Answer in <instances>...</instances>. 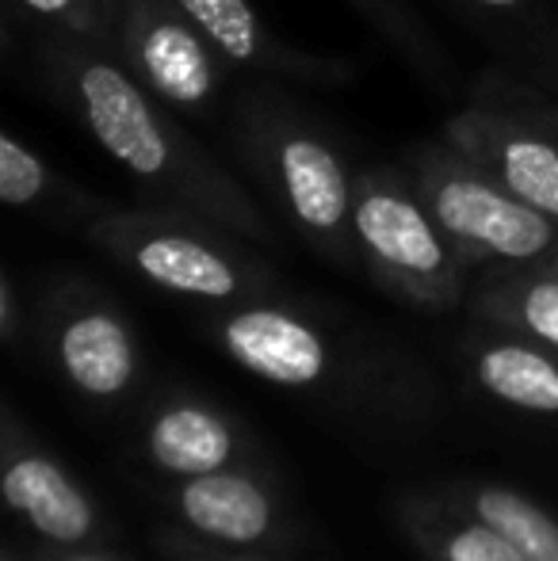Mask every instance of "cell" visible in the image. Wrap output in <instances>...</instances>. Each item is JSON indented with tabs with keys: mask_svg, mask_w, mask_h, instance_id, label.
<instances>
[{
	"mask_svg": "<svg viewBox=\"0 0 558 561\" xmlns=\"http://www.w3.org/2000/svg\"><path fill=\"white\" fill-rule=\"evenodd\" d=\"M58 100L84 123V130L164 207H184L210 222L238 226L264 237V218L246 187L164 112V100L141 89L127 66L69 31L46 43L43 54Z\"/></svg>",
	"mask_w": 558,
	"mask_h": 561,
	"instance_id": "cell-1",
	"label": "cell"
},
{
	"mask_svg": "<svg viewBox=\"0 0 558 561\" xmlns=\"http://www.w3.org/2000/svg\"><path fill=\"white\" fill-rule=\"evenodd\" d=\"M230 138L241 164L269 187L291 222L321 244L344 249L352 229V184L356 176L329 130H321L295 100L276 89L241 92L234 104Z\"/></svg>",
	"mask_w": 558,
	"mask_h": 561,
	"instance_id": "cell-2",
	"label": "cell"
},
{
	"mask_svg": "<svg viewBox=\"0 0 558 561\" xmlns=\"http://www.w3.org/2000/svg\"><path fill=\"white\" fill-rule=\"evenodd\" d=\"M444 138L513 195L558 222V100L544 89L486 69L444 123Z\"/></svg>",
	"mask_w": 558,
	"mask_h": 561,
	"instance_id": "cell-3",
	"label": "cell"
},
{
	"mask_svg": "<svg viewBox=\"0 0 558 561\" xmlns=\"http://www.w3.org/2000/svg\"><path fill=\"white\" fill-rule=\"evenodd\" d=\"M413 187L421 192L429 215L444 229L452 249L478 252L498 260H539L555 249L558 222L513 195L505 184L463 157L440 134L436 141H421L402 164Z\"/></svg>",
	"mask_w": 558,
	"mask_h": 561,
	"instance_id": "cell-4",
	"label": "cell"
},
{
	"mask_svg": "<svg viewBox=\"0 0 558 561\" xmlns=\"http://www.w3.org/2000/svg\"><path fill=\"white\" fill-rule=\"evenodd\" d=\"M352 229L367 260L390 279L421 290V298H444L455 287L452 241L429 215L406 169L372 164L356 172Z\"/></svg>",
	"mask_w": 558,
	"mask_h": 561,
	"instance_id": "cell-5",
	"label": "cell"
},
{
	"mask_svg": "<svg viewBox=\"0 0 558 561\" xmlns=\"http://www.w3.org/2000/svg\"><path fill=\"white\" fill-rule=\"evenodd\" d=\"M107 54L176 112H207L223 92L226 58L180 12L176 0H127Z\"/></svg>",
	"mask_w": 558,
	"mask_h": 561,
	"instance_id": "cell-6",
	"label": "cell"
},
{
	"mask_svg": "<svg viewBox=\"0 0 558 561\" xmlns=\"http://www.w3.org/2000/svg\"><path fill=\"white\" fill-rule=\"evenodd\" d=\"M192 218L195 210L157 203V210L107 215L96 226V237L107 249L127 256L157 287L195 298H234L246 283L238 260L223 244L203 237Z\"/></svg>",
	"mask_w": 558,
	"mask_h": 561,
	"instance_id": "cell-7",
	"label": "cell"
},
{
	"mask_svg": "<svg viewBox=\"0 0 558 561\" xmlns=\"http://www.w3.org/2000/svg\"><path fill=\"white\" fill-rule=\"evenodd\" d=\"M176 8L207 35V43L230 66L287 77V81L303 84H337L349 77V69L341 61L298 54L280 35H272L249 0H176Z\"/></svg>",
	"mask_w": 558,
	"mask_h": 561,
	"instance_id": "cell-8",
	"label": "cell"
},
{
	"mask_svg": "<svg viewBox=\"0 0 558 561\" xmlns=\"http://www.w3.org/2000/svg\"><path fill=\"white\" fill-rule=\"evenodd\" d=\"M223 340L234 359L280 386H310L326 370V344L318 333L280 310L234 313Z\"/></svg>",
	"mask_w": 558,
	"mask_h": 561,
	"instance_id": "cell-9",
	"label": "cell"
},
{
	"mask_svg": "<svg viewBox=\"0 0 558 561\" xmlns=\"http://www.w3.org/2000/svg\"><path fill=\"white\" fill-rule=\"evenodd\" d=\"M4 496L15 512L58 542H81L92 531V508L73 481L46 458H20L4 473Z\"/></svg>",
	"mask_w": 558,
	"mask_h": 561,
	"instance_id": "cell-10",
	"label": "cell"
},
{
	"mask_svg": "<svg viewBox=\"0 0 558 561\" xmlns=\"http://www.w3.org/2000/svg\"><path fill=\"white\" fill-rule=\"evenodd\" d=\"M180 508L200 531L223 542H257L272 524L269 496L241 473H200L180 493Z\"/></svg>",
	"mask_w": 558,
	"mask_h": 561,
	"instance_id": "cell-11",
	"label": "cell"
},
{
	"mask_svg": "<svg viewBox=\"0 0 558 561\" xmlns=\"http://www.w3.org/2000/svg\"><path fill=\"white\" fill-rule=\"evenodd\" d=\"M61 367L69 370V378L84 393H96V398L119 393L130 382V370H135L130 336L119 325V318L92 310L69 321L66 333H61Z\"/></svg>",
	"mask_w": 558,
	"mask_h": 561,
	"instance_id": "cell-12",
	"label": "cell"
},
{
	"mask_svg": "<svg viewBox=\"0 0 558 561\" xmlns=\"http://www.w3.org/2000/svg\"><path fill=\"white\" fill-rule=\"evenodd\" d=\"M230 432L215 413L203 409H172L149 432V455L172 473L200 478L215 473L230 458Z\"/></svg>",
	"mask_w": 558,
	"mask_h": 561,
	"instance_id": "cell-13",
	"label": "cell"
},
{
	"mask_svg": "<svg viewBox=\"0 0 558 561\" xmlns=\"http://www.w3.org/2000/svg\"><path fill=\"white\" fill-rule=\"evenodd\" d=\"M478 378L490 393L536 413H558V367L524 344H498L482 352Z\"/></svg>",
	"mask_w": 558,
	"mask_h": 561,
	"instance_id": "cell-14",
	"label": "cell"
},
{
	"mask_svg": "<svg viewBox=\"0 0 558 561\" xmlns=\"http://www.w3.org/2000/svg\"><path fill=\"white\" fill-rule=\"evenodd\" d=\"M478 516L482 524L498 527L528 561H558V524L532 501L505 489H486L478 496Z\"/></svg>",
	"mask_w": 558,
	"mask_h": 561,
	"instance_id": "cell-15",
	"label": "cell"
},
{
	"mask_svg": "<svg viewBox=\"0 0 558 561\" xmlns=\"http://www.w3.org/2000/svg\"><path fill=\"white\" fill-rule=\"evenodd\" d=\"M69 187L66 180H58L50 169H46V161L35 153V149H27L20 138H12V134H4L0 138V199L8 203V207L23 210V207H38V203L54 199H69Z\"/></svg>",
	"mask_w": 558,
	"mask_h": 561,
	"instance_id": "cell-16",
	"label": "cell"
},
{
	"mask_svg": "<svg viewBox=\"0 0 558 561\" xmlns=\"http://www.w3.org/2000/svg\"><path fill=\"white\" fill-rule=\"evenodd\" d=\"M352 8H356L364 20H372V27L379 31L395 50H402L413 69H421V73H429V77H440L444 58H440L436 38L429 35V27L418 20V12H413L406 0H352Z\"/></svg>",
	"mask_w": 558,
	"mask_h": 561,
	"instance_id": "cell-17",
	"label": "cell"
},
{
	"mask_svg": "<svg viewBox=\"0 0 558 561\" xmlns=\"http://www.w3.org/2000/svg\"><path fill=\"white\" fill-rule=\"evenodd\" d=\"M20 4L23 12L61 23V31H69V35L89 38L100 50H112L119 12L127 0H20Z\"/></svg>",
	"mask_w": 558,
	"mask_h": 561,
	"instance_id": "cell-18",
	"label": "cell"
},
{
	"mask_svg": "<svg viewBox=\"0 0 558 561\" xmlns=\"http://www.w3.org/2000/svg\"><path fill=\"white\" fill-rule=\"evenodd\" d=\"M513 306L516 318L524 321L528 333H536L539 340H547L551 347H558V275L551 267V275H536V279L521 283L513 290Z\"/></svg>",
	"mask_w": 558,
	"mask_h": 561,
	"instance_id": "cell-19",
	"label": "cell"
},
{
	"mask_svg": "<svg viewBox=\"0 0 558 561\" xmlns=\"http://www.w3.org/2000/svg\"><path fill=\"white\" fill-rule=\"evenodd\" d=\"M447 561H528L498 527H467V531L452 535L447 542Z\"/></svg>",
	"mask_w": 558,
	"mask_h": 561,
	"instance_id": "cell-20",
	"label": "cell"
},
{
	"mask_svg": "<svg viewBox=\"0 0 558 561\" xmlns=\"http://www.w3.org/2000/svg\"><path fill=\"white\" fill-rule=\"evenodd\" d=\"M475 4L493 8V12H516V8H524L528 0H475Z\"/></svg>",
	"mask_w": 558,
	"mask_h": 561,
	"instance_id": "cell-21",
	"label": "cell"
},
{
	"mask_svg": "<svg viewBox=\"0 0 558 561\" xmlns=\"http://www.w3.org/2000/svg\"><path fill=\"white\" fill-rule=\"evenodd\" d=\"M551 267H555V275H558V241H555V249H551Z\"/></svg>",
	"mask_w": 558,
	"mask_h": 561,
	"instance_id": "cell-22",
	"label": "cell"
},
{
	"mask_svg": "<svg viewBox=\"0 0 558 561\" xmlns=\"http://www.w3.org/2000/svg\"><path fill=\"white\" fill-rule=\"evenodd\" d=\"M77 561H96V558H77Z\"/></svg>",
	"mask_w": 558,
	"mask_h": 561,
	"instance_id": "cell-23",
	"label": "cell"
}]
</instances>
